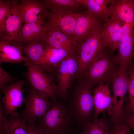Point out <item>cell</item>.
I'll return each mask as SVG.
<instances>
[{
	"label": "cell",
	"mask_w": 134,
	"mask_h": 134,
	"mask_svg": "<svg viewBox=\"0 0 134 134\" xmlns=\"http://www.w3.org/2000/svg\"><path fill=\"white\" fill-rule=\"evenodd\" d=\"M92 88L86 83L80 81L65 101L73 123L79 130L82 129L86 123L94 119Z\"/></svg>",
	"instance_id": "6da1fadb"
},
{
	"label": "cell",
	"mask_w": 134,
	"mask_h": 134,
	"mask_svg": "<svg viewBox=\"0 0 134 134\" xmlns=\"http://www.w3.org/2000/svg\"><path fill=\"white\" fill-rule=\"evenodd\" d=\"M111 50L105 48L98 53L94 61L83 74L80 81L94 86L111 83L119 69ZM120 68V67H119Z\"/></svg>",
	"instance_id": "7a4b0ae2"
},
{
	"label": "cell",
	"mask_w": 134,
	"mask_h": 134,
	"mask_svg": "<svg viewBox=\"0 0 134 134\" xmlns=\"http://www.w3.org/2000/svg\"><path fill=\"white\" fill-rule=\"evenodd\" d=\"M36 125L48 134L71 133L73 124L65 102L58 100L37 121Z\"/></svg>",
	"instance_id": "3957f363"
},
{
	"label": "cell",
	"mask_w": 134,
	"mask_h": 134,
	"mask_svg": "<svg viewBox=\"0 0 134 134\" xmlns=\"http://www.w3.org/2000/svg\"><path fill=\"white\" fill-rule=\"evenodd\" d=\"M23 103V110L20 113V116L30 125L35 126L51 106L52 102L45 94L38 91L30 84Z\"/></svg>",
	"instance_id": "277c9868"
},
{
	"label": "cell",
	"mask_w": 134,
	"mask_h": 134,
	"mask_svg": "<svg viewBox=\"0 0 134 134\" xmlns=\"http://www.w3.org/2000/svg\"><path fill=\"white\" fill-rule=\"evenodd\" d=\"M101 28L96 30L79 44L76 50L78 68L75 77L80 80L99 52L106 48L104 46L103 38L100 32Z\"/></svg>",
	"instance_id": "5b68a950"
},
{
	"label": "cell",
	"mask_w": 134,
	"mask_h": 134,
	"mask_svg": "<svg viewBox=\"0 0 134 134\" xmlns=\"http://www.w3.org/2000/svg\"><path fill=\"white\" fill-rule=\"evenodd\" d=\"M27 67V70L23 75L29 84L37 91L46 95L52 102L58 100L57 86L52 75L38 66Z\"/></svg>",
	"instance_id": "8992f818"
},
{
	"label": "cell",
	"mask_w": 134,
	"mask_h": 134,
	"mask_svg": "<svg viewBox=\"0 0 134 134\" xmlns=\"http://www.w3.org/2000/svg\"><path fill=\"white\" fill-rule=\"evenodd\" d=\"M18 2V0H11V11L6 19L2 31L0 33V41L10 44H21L19 38L24 21Z\"/></svg>",
	"instance_id": "52a82bcc"
},
{
	"label": "cell",
	"mask_w": 134,
	"mask_h": 134,
	"mask_svg": "<svg viewBox=\"0 0 134 134\" xmlns=\"http://www.w3.org/2000/svg\"><path fill=\"white\" fill-rule=\"evenodd\" d=\"M27 81H19L11 83L3 90L4 94L1 101L4 107V113L7 116H16L19 114L16 111L21 107L23 102V93L25 91L23 86Z\"/></svg>",
	"instance_id": "ba28073f"
},
{
	"label": "cell",
	"mask_w": 134,
	"mask_h": 134,
	"mask_svg": "<svg viewBox=\"0 0 134 134\" xmlns=\"http://www.w3.org/2000/svg\"><path fill=\"white\" fill-rule=\"evenodd\" d=\"M105 21L87 10L80 12L76 19L73 36L79 45L101 28Z\"/></svg>",
	"instance_id": "9c48e42d"
},
{
	"label": "cell",
	"mask_w": 134,
	"mask_h": 134,
	"mask_svg": "<svg viewBox=\"0 0 134 134\" xmlns=\"http://www.w3.org/2000/svg\"><path fill=\"white\" fill-rule=\"evenodd\" d=\"M19 0L18 5L22 16L24 23L36 22L42 25L49 12L42 0Z\"/></svg>",
	"instance_id": "30bf717a"
},
{
	"label": "cell",
	"mask_w": 134,
	"mask_h": 134,
	"mask_svg": "<svg viewBox=\"0 0 134 134\" xmlns=\"http://www.w3.org/2000/svg\"><path fill=\"white\" fill-rule=\"evenodd\" d=\"M127 70L119 69L111 83L113 94L112 96V111L116 115L123 112L125 97L128 90Z\"/></svg>",
	"instance_id": "8fae6325"
},
{
	"label": "cell",
	"mask_w": 134,
	"mask_h": 134,
	"mask_svg": "<svg viewBox=\"0 0 134 134\" xmlns=\"http://www.w3.org/2000/svg\"><path fill=\"white\" fill-rule=\"evenodd\" d=\"M80 12L71 11H50L46 23L50 27L57 29L74 37L77 18Z\"/></svg>",
	"instance_id": "7c38bea8"
},
{
	"label": "cell",
	"mask_w": 134,
	"mask_h": 134,
	"mask_svg": "<svg viewBox=\"0 0 134 134\" xmlns=\"http://www.w3.org/2000/svg\"><path fill=\"white\" fill-rule=\"evenodd\" d=\"M41 41L44 45L64 49L72 53L76 52L79 45L74 37L49 26L46 35Z\"/></svg>",
	"instance_id": "4fadbf2b"
},
{
	"label": "cell",
	"mask_w": 134,
	"mask_h": 134,
	"mask_svg": "<svg viewBox=\"0 0 134 134\" xmlns=\"http://www.w3.org/2000/svg\"><path fill=\"white\" fill-rule=\"evenodd\" d=\"M73 53L64 49L44 45L42 57L36 65L41 67L51 75L54 71L56 72L61 62L69 55Z\"/></svg>",
	"instance_id": "5bb4252c"
},
{
	"label": "cell",
	"mask_w": 134,
	"mask_h": 134,
	"mask_svg": "<svg viewBox=\"0 0 134 134\" xmlns=\"http://www.w3.org/2000/svg\"><path fill=\"white\" fill-rule=\"evenodd\" d=\"M110 18L124 24L134 22V0H110Z\"/></svg>",
	"instance_id": "9a60e30c"
},
{
	"label": "cell",
	"mask_w": 134,
	"mask_h": 134,
	"mask_svg": "<svg viewBox=\"0 0 134 134\" xmlns=\"http://www.w3.org/2000/svg\"><path fill=\"white\" fill-rule=\"evenodd\" d=\"M92 92L94 95V118H97L100 114L105 111L111 116L112 114V104L109 84L106 83L98 85L92 90Z\"/></svg>",
	"instance_id": "2e32d148"
},
{
	"label": "cell",
	"mask_w": 134,
	"mask_h": 134,
	"mask_svg": "<svg viewBox=\"0 0 134 134\" xmlns=\"http://www.w3.org/2000/svg\"><path fill=\"white\" fill-rule=\"evenodd\" d=\"M48 29L47 23L42 25L36 22L24 23L20 35V43L24 46L41 41Z\"/></svg>",
	"instance_id": "e0dca14e"
},
{
	"label": "cell",
	"mask_w": 134,
	"mask_h": 134,
	"mask_svg": "<svg viewBox=\"0 0 134 134\" xmlns=\"http://www.w3.org/2000/svg\"><path fill=\"white\" fill-rule=\"evenodd\" d=\"M124 24L110 17L105 21L100 30L104 47L110 49L113 53L117 48V43L119 38L121 27Z\"/></svg>",
	"instance_id": "ac0fdd59"
},
{
	"label": "cell",
	"mask_w": 134,
	"mask_h": 134,
	"mask_svg": "<svg viewBox=\"0 0 134 134\" xmlns=\"http://www.w3.org/2000/svg\"><path fill=\"white\" fill-rule=\"evenodd\" d=\"M134 27L131 33L125 36L119 45L117 54L114 56L121 69L127 70L134 57Z\"/></svg>",
	"instance_id": "d6986e66"
},
{
	"label": "cell",
	"mask_w": 134,
	"mask_h": 134,
	"mask_svg": "<svg viewBox=\"0 0 134 134\" xmlns=\"http://www.w3.org/2000/svg\"><path fill=\"white\" fill-rule=\"evenodd\" d=\"M23 46L21 44H10L4 41H0V65L3 63H24L28 59L22 55Z\"/></svg>",
	"instance_id": "ffe728a7"
},
{
	"label": "cell",
	"mask_w": 134,
	"mask_h": 134,
	"mask_svg": "<svg viewBox=\"0 0 134 134\" xmlns=\"http://www.w3.org/2000/svg\"><path fill=\"white\" fill-rule=\"evenodd\" d=\"M87 10L105 21L110 17V11L107 4L110 0H76Z\"/></svg>",
	"instance_id": "44dd1931"
},
{
	"label": "cell",
	"mask_w": 134,
	"mask_h": 134,
	"mask_svg": "<svg viewBox=\"0 0 134 134\" xmlns=\"http://www.w3.org/2000/svg\"><path fill=\"white\" fill-rule=\"evenodd\" d=\"M67 57L60 63L56 71L58 96L64 101L67 96V90L71 85L67 72Z\"/></svg>",
	"instance_id": "7402d4cb"
},
{
	"label": "cell",
	"mask_w": 134,
	"mask_h": 134,
	"mask_svg": "<svg viewBox=\"0 0 134 134\" xmlns=\"http://www.w3.org/2000/svg\"><path fill=\"white\" fill-rule=\"evenodd\" d=\"M27 125L19 114L16 116H8L0 127L3 129L4 134H28Z\"/></svg>",
	"instance_id": "603a6c76"
},
{
	"label": "cell",
	"mask_w": 134,
	"mask_h": 134,
	"mask_svg": "<svg viewBox=\"0 0 134 134\" xmlns=\"http://www.w3.org/2000/svg\"><path fill=\"white\" fill-rule=\"evenodd\" d=\"M81 130L82 134H111V126L103 116L86 122Z\"/></svg>",
	"instance_id": "cb8c5ba5"
},
{
	"label": "cell",
	"mask_w": 134,
	"mask_h": 134,
	"mask_svg": "<svg viewBox=\"0 0 134 134\" xmlns=\"http://www.w3.org/2000/svg\"><path fill=\"white\" fill-rule=\"evenodd\" d=\"M44 45L41 41L35 43L23 46L22 52L26 56L28 62L25 66L37 65L40 61L43 53Z\"/></svg>",
	"instance_id": "d4e9b609"
},
{
	"label": "cell",
	"mask_w": 134,
	"mask_h": 134,
	"mask_svg": "<svg viewBox=\"0 0 134 134\" xmlns=\"http://www.w3.org/2000/svg\"><path fill=\"white\" fill-rule=\"evenodd\" d=\"M42 1L47 9L50 11H77L83 7L76 0H43Z\"/></svg>",
	"instance_id": "484cf974"
},
{
	"label": "cell",
	"mask_w": 134,
	"mask_h": 134,
	"mask_svg": "<svg viewBox=\"0 0 134 134\" xmlns=\"http://www.w3.org/2000/svg\"><path fill=\"white\" fill-rule=\"evenodd\" d=\"M11 0H0V33L11 9Z\"/></svg>",
	"instance_id": "4316f807"
},
{
	"label": "cell",
	"mask_w": 134,
	"mask_h": 134,
	"mask_svg": "<svg viewBox=\"0 0 134 134\" xmlns=\"http://www.w3.org/2000/svg\"><path fill=\"white\" fill-rule=\"evenodd\" d=\"M67 65L69 79L71 83L73 79L75 77L78 68L76 52L70 54L67 56Z\"/></svg>",
	"instance_id": "83f0119b"
},
{
	"label": "cell",
	"mask_w": 134,
	"mask_h": 134,
	"mask_svg": "<svg viewBox=\"0 0 134 134\" xmlns=\"http://www.w3.org/2000/svg\"><path fill=\"white\" fill-rule=\"evenodd\" d=\"M20 80L9 74L0 66V90L2 93L8 84Z\"/></svg>",
	"instance_id": "f1b7e54d"
},
{
	"label": "cell",
	"mask_w": 134,
	"mask_h": 134,
	"mask_svg": "<svg viewBox=\"0 0 134 134\" xmlns=\"http://www.w3.org/2000/svg\"><path fill=\"white\" fill-rule=\"evenodd\" d=\"M134 27V22L126 23L122 26L121 29L119 37L117 43V49L122 39L131 33Z\"/></svg>",
	"instance_id": "f546056e"
},
{
	"label": "cell",
	"mask_w": 134,
	"mask_h": 134,
	"mask_svg": "<svg viewBox=\"0 0 134 134\" xmlns=\"http://www.w3.org/2000/svg\"><path fill=\"white\" fill-rule=\"evenodd\" d=\"M130 129L126 124L122 122L117 126L111 127V134H131Z\"/></svg>",
	"instance_id": "4dcf8cb0"
},
{
	"label": "cell",
	"mask_w": 134,
	"mask_h": 134,
	"mask_svg": "<svg viewBox=\"0 0 134 134\" xmlns=\"http://www.w3.org/2000/svg\"><path fill=\"white\" fill-rule=\"evenodd\" d=\"M127 87L131 105L134 101V69L132 72L129 78H128Z\"/></svg>",
	"instance_id": "1f68e13d"
},
{
	"label": "cell",
	"mask_w": 134,
	"mask_h": 134,
	"mask_svg": "<svg viewBox=\"0 0 134 134\" xmlns=\"http://www.w3.org/2000/svg\"><path fill=\"white\" fill-rule=\"evenodd\" d=\"M28 134H48L45 131L37 126H31L28 124Z\"/></svg>",
	"instance_id": "d6a6232c"
},
{
	"label": "cell",
	"mask_w": 134,
	"mask_h": 134,
	"mask_svg": "<svg viewBox=\"0 0 134 134\" xmlns=\"http://www.w3.org/2000/svg\"><path fill=\"white\" fill-rule=\"evenodd\" d=\"M124 122L130 128L134 129V113L126 118L124 119Z\"/></svg>",
	"instance_id": "836d02e7"
},
{
	"label": "cell",
	"mask_w": 134,
	"mask_h": 134,
	"mask_svg": "<svg viewBox=\"0 0 134 134\" xmlns=\"http://www.w3.org/2000/svg\"><path fill=\"white\" fill-rule=\"evenodd\" d=\"M130 105L133 110L134 113H134V101Z\"/></svg>",
	"instance_id": "e575fe53"
},
{
	"label": "cell",
	"mask_w": 134,
	"mask_h": 134,
	"mask_svg": "<svg viewBox=\"0 0 134 134\" xmlns=\"http://www.w3.org/2000/svg\"><path fill=\"white\" fill-rule=\"evenodd\" d=\"M0 134H4L3 129H0Z\"/></svg>",
	"instance_id": "d590c367"
},
{
	"label": "cell",
	"mask_w": 134,
	"mask_h": 134,
	"mask_svg": "<svg viewBox=\"0 0 134 134\" xmlns=\"http://www.w3.org/2000/svg\"><path fill=\"white\" fill-rule=\"evenodd\" d=\"M77 134H82L81 133V132H80V133H77Z\"/></svg>",
	"instance_id": "8d00e7d4"
},
{
	"label": "cell",
	"mask_w": 134,
	"mask_h": 134,
	"mask_svg": "<svg viewBox=\"0 0 134 134\" xmlns=\"http://www.w3.org/2000/svg\"><path fill=\"white\" fill-rule=\"evenodd\" d=\"M68 134H72L71 133H70Z\"/></svg>",
	"instance_id": "74e56055"
},
{
	"label": "cell",
	"mask_w": 134,
	"mask_h": 134,
	"mask_svg": "<svg viewBox=\"0 0 134 134\" xmlns=\"http://www.w3.org/2000/svg\"></svg>",
	"instance_id": "f35d334b"
}]
</instances>
